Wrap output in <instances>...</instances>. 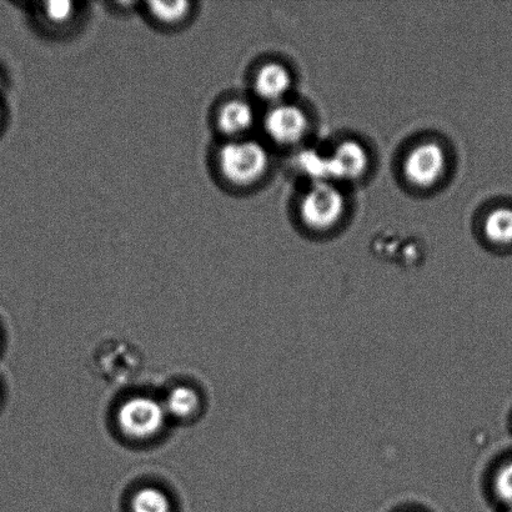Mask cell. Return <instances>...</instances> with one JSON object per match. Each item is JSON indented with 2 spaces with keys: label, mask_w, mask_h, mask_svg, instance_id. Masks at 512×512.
<instances>
[{
  "label": "cell",
  "mask_w": 512,
  "mask_h": 512,
  "mask_svg": "<svg viewBox=\"0 0 512 512\" xmlns=\"http://www.w3.org/2000/svg\"><path fill=\"white\" fill-rule=\"evenodd\" d=\"M169 416L163 401L147 394L123 399L114 411V425L124 440L147 444L157 440L167 426Z\"/></svg>",
  "instance_id": "cell-1"
},
{
  "label": "cell",
  "mask_w": 512,
  "mask_h": 512,
  "mask_svg": "<svg viewBox=\"0 0 512 512\" xmlns=\"http://www.w3.org/2000/svg\"><path fill=\"white\" fill-rule=\"evenodd\" d=\"M486 488L503 509L512 508V458L506 459L490 471Z\"/></svg>",
  "instance_id": "cell-11"
},
{
  "label": "cell",
  "mask_w": 512,
  "mask_h": 512,
  "mask_svg": "<svg viewBox=\"0 0 512 512\" xmlns=\"http://www.w3.org/2000/svg\"><path fill=\"white\" fill-rule=\"evenodd\" d=\"M299 164L300 169L309 175L313 183L330 182L328 157L309 150L300 155Z\"/></svg>",
  "instance_id": "cell-15"
},
{
  "label": "cell",
  "mask_w": 512,
  "mask_h": 512,
  "mask_svg": "<svg viewBox=\"0 0 512 512\" xmlns=\"http://www.w3.org/2000/svg\"><path fill=\"white\" fill-rule=\"evenodd\" d=\"M503 512H512V508L503 509Z\"/></svg>",
  "instance_id": "cell-16"
},
{
  "label": "cell",
  "mask_w": 512,
  "mask_h": 512,
  "mask_svg": "<svg viewBox=\"0 0 512 512\" xmlns=\"http://www.w3.org/2000/svg\"><path fill=\"white\" fill-rule=\"evenodd\" d=\"M202 396L188 384H178L168 391L163 400L169 418L189 421L197 418L202 410Z\"/></svg>",
  "instance_id": "cell-9"
},
{
  "label": "cell",
  "mask_w": 512,
  "mask_h": 512,
  "mask_svg": "<svg viewBox=\"0 0 512 512\" xmlns=\"http://www.w3.org/2000/svg\"><path fill=\"white\" fill-rule=\"evenodd\" d=\"M269 152L258 140L242 138L228 140L217 153L220 175L233 187L248 188L260 182L268 173Z\"/></svg>",
  "instance_id": "cell-2"
},
{
  "label": "cell",
  "mask_w": 512,
  "mask_h": 512,
  "mask_svg": "<svg viewBox=\"0 0 512 512\" xmlns=\"http://www.w3.org/2000/svg\"><path fill=\"white\" fill-rule=\"evenodd\" d=\"M255 124L253 105L244 99H230L220 105L217 113L219 132L229 140L242 139Z\"/></svg>",
  "instance_id": "cell-7"
},
{
  "label": "cell",
  "mask_w": 512,
  "mask_h": 512,
  "mask_svg": "<svg viewBox=\"0 0 512 512\" xmlns=\"http://www.w3.org/2000/svg\"><path fill=\"white\" fill-rule=\"evenodd\" d=\"M77 4L73 2H47L42 4L40 15L50 27H67L77 17Z\"/></svg>",
  "instance_id": "cell-14"
},
{
  "label": "cell",
  "mask_w": 512,
  "mask_h": 512,
  "mask_svg": "<svg viewBox=\"0 0 512 512\" xmlns=\"http://www.w3.org/2000/svg\"><path fill=\"white\" fill-rule=\"evenodd\" d=\"M265 133L280 145H293L305 137L309 119L303 109L293 104H276L264 119Z\"/></svg>",
  "instance_id": "cell-5"
},
{
  "label": "cell",
  "mask_w": 512,
  "mask_h": 512,
  "mask_svg": "<svg viewBox=\"0 0 512 512\" xmlns=\"http://www.w3.org/2000/svg\"><path fill=\"white\" fill-rule=\"evenodd\" d=\"M484 233L496 245L512 244V209L493 210L485 219Z\"/></svg>",
  "instance_id": "cell-13"
},
{
  "label": "cell",
  "mask_w": 512,
  "mask_h": 512,
  "mask_svg": "<svg viewBox=\"0 0 512 512\" xmlns=\"http://www.w3.org/2000/svg\"><path fill=\"white\" fill-rule=\"evenodd\" d=\"M130 512H173L172 499L157 485H143L133 491Z\"/></svg>",
  "instance_id": "cell-10"
},
{
  "label": "cell",
  "mask_w": 512,
  "mask_h": 512,
  "mask_svg": "<svg viewBox=\"0 0 512 512\" xmlns=\"http://www.w3.org/2000/svg\"><path fill=\"white\" fill-rule=\"evenodd\" d=\"M448 167V155L436 142L416 145L406 155L403 165L405 178L416 188L428 189L440 182Z\"/></svg>",
  "instance_id": "cell-4"
},
{
  "label": "cell",
  "mask_w": 512,
  "mask_h": 512,
  "mask_svg": "<svg viewBox=\"0 0 512 512\" xmlns=\"http://www.w3.org/2000/svg\"><path fill=\"white\" fill-rule=\"evenodd\" d=\"M344 194L331 182H314L300 203V215L306 227L328 230L343 218Z\"/></svg>",
  "instance_id": "cell-3"
},
{
  "label": "cell",
  "mask_w": 512,
  "mask_h": 512,
  "mask_svg": "<svg viewBox=\"0 0 512 512\" xmlns=\"http://www.w3.org/2000/svg\"><path fill=\"white\" fill-rule=\"evenodd\" d=\"M330 180H356L366 173L370 159L366 149L356 140H345L328 157Z\"/></svg>",
  "instance_id": "cell-6"
},
{
  "label": "cell",
  "mask_w": 512,
  "mask_h": 512,
  "mask_svg": "<svg viewBox=\"0 0 512 512\" xmlns=\"http://www.w3.org/2000/svg\"><path fill=\"white\" fill-rule=\"evenodd\" d=\"M147 5L150 17L167 28L183 24L193 12V4L189 2H150Z\"/></svg>",
  "instance_id": "cell-12"
},
{
  "label": "cell",
  "mask_w": 512,
  "mask_h": 512,
  "mask_svg": "<svg viewBox=\"0 0 512 512\" xmlns=\"http://www.w3.org/2000/svg\"><path fill=\"white\" fill-rule=\"evenodd\" d=\"M293 78L289 69L280 63H266L256 72L254 90L265 102L278 103L288 94Z\"/></svg>",
  "instance_id": "cell-8"
}]
</instances>
